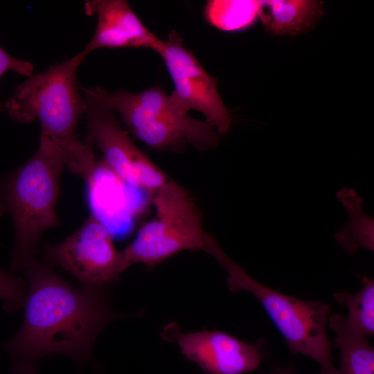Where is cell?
<instances>
[{
	"mask_svg": "<svg viewBox=\"0 0 374 374\" xmlns=\"http://www.w3.org/2000/svg\"><path fill=\"white\" fill-rule=\"evenodd\" d=\"M23 271L27 279L23 323L3 344L14 374H37V362L46 355L87 362L103 329L126 317L112 310L105 290L75 288L45 261L34 259Z\"/></svg>",
	"mask_w": 374,
	"mask_h": 374,
	"instance_id": "obj_1",
	"label": "cell"
},
{
	"mask_svg": "<svg viewBox=\"0 0 374 374\" xmlns=\"http://www.w3.org/2000/svg\"><path fill=\"white\" fill-rule=\"evenodd\" d=\"M85 95L118 112L130 132L157 151L181 152L187 144L199 150L215 148L220 136L207 122L177 113L160 85L134 93L101 87L84 89Z\"/></svg>",
	"mask_w": 374,
	"mask_h": 374,
	"instance_id": "obj_5",
	"label": "cell"
},
{
	"mask_svg": "<svg viewBox=\"0 0 374 374\" xmlns=\"http://www.w3.org/2000/svg\"><path fill=\"white\" fill-rule=\"evenodd\" d=\"M85 14L97 15L93 37L82 51L89 55L102 48H146L154 50L161 39L150 32L124 0H90Z\"/></svg>",
	"mask_w": 374,
	"mask_h": 374,
	"instance_id": "obj_11",
	"label": "cell"
},
{
	"mask_svg": "<svg viewBox=\"0 0 374 374\" xmlns=\"http://www.w3.org/2000/svg\"><path fill=\"white\" fill-rule=\"evenodd\" d=\"M337 197L346 208L348 215V220L344 229L335 234L337 243L350 254L361 248L373 251L374 222L363 211L362 197H358L351 188L341 189Z\"/></svg>",
	"mask_w": 374,
	"mask_h": 374,
	"instance_id": "obj_14",
	"label": "cell"
},
{
	"mask_svg": "<svg viewBox=\"0 0 374 374\" xmlns=\"http://www.w3.org/2000/svg\"><path fill=\"white\" fill-rule=\"evenodd\" d=\"M155 215L120 251L123 271L141 263L154 267L184 251H204L209 233L203 216L188 191L168 179L152 196Z\"/></svg>",
	"mask_w": 374,
	"mask_h": 374,
	"instance_id": "obj_6",
	"label": "cell"
},
{
	"mask_svg": "<svg viewBox=\"0 0 374 374\" xmlns=\"http://www.w3.org/2000/svg\"><path fill=\"white\" fill-rule=\"evenodd\" d=\"M205 251L226 272L231 292H247L260 302L291 353L305 355L317 362L321 371L337 374L326 330L331 311L328 304L287 295L256 280L226 254L213 235L208 239Z\"/></svg>",
	"mask_w": 374,
	"mask_h": 374,
	"instance_id": "obj_4",
	"label": "cell"
},
{
	"mask_svg": "<svg viewBox=\"0 0 374 374\" xmlns=\"http://www.w3.org/2000/svg\"><path fill=\"white\" fill-rule=\"evenodd\" d=\"M154 51L162 58L173 82L174 90L169 95L173 109L182 115L192 109L198 111L218 132H227L232 118L217 82L184 46L181 36L172 30L166 40L160 39Z\"/></svg>",
	"mask_w": 374,
	"mask_h": 374,
	"instance_id": "obj_9",
	"label": "cell"
},
{
	"mask_svg": "<svg viewBox=\"0 0 374 374\" xmlns=\"http://www.w3.org/2000/svg\"><path fill=\"white\" fill-rule=\"evenodd\" d=\"M26 288V282L21 277L0 268V299L6 311L13 312L23 307Z\"/></svg>",
	"mask_w": 374,
	"mask_h": 374,
	"instance_id": "obj_17",
	"label": "cell"
},
{
	"mask_svg": "<svg viewBox=\"0 0 374 374\" xmlns=\"http://www.w3.org/2000/svg\"><path fill=\"white\" fill-rule=\"evenodd\" d=\"M269 374H298V373L288 368L278 367L274 369ZM319 374H327V373L321 371Z\"/></svg>",
	"mask_w": 374,
	"mask_h": 374,
	"instance_id": "obj_19",
	"label": "cell"
},
{
	"mask_svg": "<svg viewBox=\"0 0 374 374\" xmlns=\"http://www.w3.org/2000/svg\"><path fill=\"white\" fill-rule=\"evenodd\" d=\"M44 260L68 271L85 290L104 291L123 272L111 231L94 215L62 242L45 245Z\"/></svg>",
	"mask_w": 374,
	"mask_h": 374,
	"instance_id": "obj_7",
	"label": "cell"
},
{
	"mask_svg": "<svg viewBox=\"0 0 374 374\" xmlns=\"http://www.w3.org/2000/svg\"><path fill=\"white\" fill-rule=\"evenodd\" d=\"M64 152L40 137L34 154L12 171L0 191V214L9 213L15 228V247L10 271H21L33 260L43 233L59 225L55 206Z\"/></svg>",
	"mask_w": 374,
	"mask_h": 374,
	"instance_id": "obj_3",
	"label": "cell"
},
{
	"mask_svg": "<svg viewBox=\"0 0 374 374\" xmlns=\"http://www.w3.org/2000/svg\"><path fill=\"white\" fill-rule=\"evenodd\" d=\"M362 287L356 293L338 292L335 300L348 309L346 322L355 333L368 337L374 334V280L362 277Z\"/></svg>",
	"mask_w": 374,
	"mask_h": 374,
	"instance_id": "obj_16",
	"label": "cell"
},
{
	"mask_svg": "<svg viewBox=\"0 0 374 374\" xmlns=\"http://www.w3.org/2000/svg\"><path fill=\"white\" fill-rule=\"evenodd\" d=\"M328 326L335 335L339 352L337 374H374V349L367 337L351 330L339 314L330 315Z\"/></svg>",
	"mask_w": 374,
	"mask_h": 374,
	"instance_id": "obj_13",
	"label": "cell"
},
{
	"mask_svg": "<svg viewBox=\"0 0 374 374\" xmlns=\"http://www.w3.org/2000/svg\"><path fill=\"white\" fill-rule=\"evenodd\" d=\"M323 14V3L320 1H259L258 17L266 30L275 35L305 33Z\"/></svg>",
	"mask_w": 374,
	"mask_h": 374,
	"instance_id": "obj_12",
	"label": "cell"
},
{
	"mask_svg": "<svg viewBox=\"0 0 374 374\" xmlns=\"http://www.w3.org/2000/svg\"><path fill=\"white\" fill-rule=\"evenodd\" d=\"M87 55L82 51L41 73L33 74L15 88L4 104L15 121L39 120L41 136L61 148L66 154V166L82 177L94 161L91 147L76 135L79 119L87 110L85 98L78 90L76 71Z\"/></svg>",
	"mask_w": 374,
	"mask_h": 374,
	"instance_id": "obj_2",
	"label": "cell"
},
{
	"mask_svg": "<svg viewBox=\"0 0 374 374\" xmlns=\"http://www.w3.org/2000/svg\"><path fill=\"white\" fill-rule=\"evenodd\" d=\"M34 66L30 62L15 58L0 46V78L7 71H12L27 78L33 75ZM2 105L0 103V112Z\"/></svg>",
	"mask_w": 374,
	"mask_h": 374,
	"instance_id": "obj_18",
	"label": "cell"
},
{
	"mask_svg": "<svg viewBox=\"0 0 374 374\" xmlns=\"http://www.w3.org/2000/svg\"><path fill=\"white\" fill-rule=\"evenodd\" d=\"M259 1H208L204 17L212 26L224 31H235L252 25L258 17Z\"/></svg>",
	"mask_w": 374,
	"mask_h": 374,
	"instance_id": "obj_15",
	"label": "cell"
},
{
	"mask_svg": "<svg viewBox=\"0 0 374 374\" xmlns=\"http://www.w3.org/2000/svg\"><path fill=\"white\" fill-rule=\"evenodd\" d=\"M161 337L175 342L190 361L209 374H242L256 370L265 357L262 342L243 341L218 330L180 332L176 323L166 326Z\"/></svg>",
	"mask_w": 374,
	"mask_h": 374,
	"instance_id": "obj_10",
	"label": "cell"
},
{
	"mask_svg": "<svg viewBox=\"0 0 374 374\" xmlns=\"http://www.w3.org/2000/svg\"><path fill=\"white\" fill-rule=\"evenodd\" d=\"M87 103V143L96 146L102 163L127 185L152 195L169 178L131 140L116 120L114 112L91 97Z\"/></svg>",
	"mask_w": 374,
	"mask_h": 374,
	"instance_id": "obj_8",
	"label": "cell"
}]
</instances>
